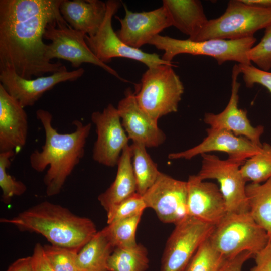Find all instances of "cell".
Here are the masks:
<instances>
[{"label":"cell","mask_w":271,"mask_h":271,"mask_svg":"<svg viewBox=\"0 0 271 271\" xmlns=\"http://www.w3.org/2000/svg\"><path fill=\"white\" fill-rule=\"evenodd\" d=\"M62 0H0V71L29 79L67 68L46 57L43 40L49 24L66 22Z\"/></svg>","instance_id":"6da1fadb"},{"label":"cell","mask_w":271,"mask_h":271,"mask_svg":"<svg viewBox=\"0 0 271 271\" xmlns=\"http://www.w3.org/2000/svg\"><path fill=\"white\" fill-rule=\"evenodd\" d=\"M36 114L44 130L45 143L40 151L31 154L30 164L39 173L49 167L43 181L46 194L51 197L61 192L67 178L83 157L91 123L84 124L75 120L72 122L75 131L60 133L53 127L52 115L48 111L39 109Z\"/></svg>","instance_id":"7a4b0ae2"},{"label":"cell","mask_w":271,"mask_h":271,"mask_svg":"<svg viewBox=\"0 0 271 271\" xmlns=\"http://www.w3.org/2000/svg\"><path fill=\"white\" fill-rule=\"evenodd\" d=\"M0 222L21 231L43 236L51 244L80 250L97 232L90 219L77 215L60 205L44 201Z\"/></svg>","instance_id":"3957f363"},{"label":"cell","mask_w":271,"mask_h":271,"mask_svg":"<svg viewBox=\"0 0 271 271\" xmlns=\"http://www.w3.org/2000/svg\"><path fill=\"white\" fill-rule=\"evenodd\" d=\"M174 64L148 68L135 94L140 107L154 121L177 111L184 88Z\"/></svg>","instance_id":"277c9868"},{"label":"cell","mask_w":271,"mask_h":271,"mask_svg":"<svg viewBox=\"0 0 271 271\" xmlns=\"http://www.w3.org/2000/svg\"><path fill=\"white\" fill-rule=\"evenodd\" d=\"M209 239L215 249L226 258L245 251L255 255L270 241L267 233L249 212L227 213L214 226Z\"/></svg>","instance_id":"5b68a950"},{"label":"cell","mask_w":271,"mask_h":271,"mask_svg":"<svg viewBox=\"0 0 271 271\" xmlns=\"http://www.w3.org/2000/svg\"><path fill=\"white\" fill-rule=\"evenodd\" d=\"M256 41L254 36L237 40L212 39L196 42L158 35L149 44L163 51L161 58L169 63H173V59L179 54H188L212 57L219 65L232 61L240 64L250 65L248 53Z\"/></svg>","instance_id":"8992f818"},{"label":"cell","mask_w":271,"mask_h":271,"mask_svg":"<svg viewBox=\"0 0 271 271\" xmlns=\"http://www.w3.org/2000/svg\"><path fill=\"white\" fill-rule=\"evenodd\" d=\"M271 23V8L251 6L242 0H231L219 17L208 20L193 41L212 39L237 40L254 36Z\"/></svg>","instance_id":"52a82bcc"},{"label":"cell","mask_w":271,"mask_h":271,"mask_svg":"<svg viewBox=\"0 0 271 271\" xmlns=\"http://www.w3.org/2000/svg\"><path fill=\"white\" fill-rule=\"evenodd\" d=\"M106 3V15L98 31L94 35H85L87 45L100 61L106 64L112 58L119 57L138 61L148 68L162 64H174L165 61L156 53L145 52L126 45L121 40L113 29L112 19L122 3L119 1L108 0Z\"/></svg>","instance_id":"ba28073f"},{"label":"cell","mask_w":271,"mask_h":271,"mask_svg":"<svg viewBox=\"0 0 271 271\" xmlns=\"http://www.w3.org/2000/svg\"><path fill=\"white\" fill-rule=\"evenodd\" d=\"M162 255L160 271H185L214 226L188 215L176 224Z\"/></svg>","instance_id":"9c48e42d"},{"label":"cell","mask_w":271,"mask_h":271,"mask_svg":"<svg viewBox=\"0 0 271 271\" xmlns=\"http://www.w3.org/2000/svg\"><path fill=\"white\" fill-rule=\"evenodd\" d=\"M83 32L72 28L66 22L54 23L46 28L44 39L51 41L46 51L47 58L67 60L73 67L79 68L83 63L97 66L117 78H122L112 68L100 61L87 45Z\"/></svg>","instance_id":"30bf717a"},{"label":"cell","mask_w":271,"mask_h":271,"mask_svg":"<svg viewBox=\"0 0 271 271\" xmlns=\"http://www.w3.org/2000/svg\"><path fill=\"white\" fill-rule=\"evenodd\" d=\"M201 156V168L197 176L202 180L215 179L218 181L227 213L249 212L246 182L240 172L242 164L228 158L222 160L208 153Z\"/></svg>","instance_id":"8fae6325"},{"label":"cell","mask_w":271,"mask_h":271,"mask_svg":"<svg viewBox=\"0 0 271 271\" xmlns=\"http://www.w3.org/2000/svg\"><path fill=\"white\" fill-rule=\"evenodd\" d=\"M142 197L146 207L153 209L163 223L175 225L188 215L187 181L160 172Z\"/></svg>","instance_id":"7c38bea8"},{"label":"cell","mask_w":271,"mask_h":271,"mask_svg":"<svg viewBox=\"0 0 271 271\" xmlns=\"http://www.w3.org/2000/svg\"><path fill=\"white\" fill-rule=\"evenodd\" d=\"M91 119L96 126L97 133L93 149V160L109 167L117 165L129 140L117 108L110 103L102 112H93Z\"/></svg>","instance_id":"4fadbf2b"},{"label":"cell","mask_w":271,"mask_h":271,"mask_svg":"<svg viewBox=\"0 0 271 271\" xmlns=\"http://www.w3.org/2000/svg\"><path fill=\"white\" fill-rule=\"evenodd\" d=\"M240 74L238 64H235L232 71L231 92L227 105L219 113H206L203 121L210 128L229 131L236 136L244 137L254 144L262 146L260 138L264 132V127L252 126L247 111L238 108L240 84L238 77Z\"/></svg>","instance_id":"5bb4252c"},{"label":"cell","mask_w":271,"mask_h":271,"mask_svg":"<svg viewBox=\"0 0 271 271\" xmlns=\"http://www.w3.org/2000/svg\"><path fill=\"white\" fill-rule=\"evenodd\" d=\"M123 18L115 17L120 23L116 32L118 37L126 45L137 49L149 44L151 40L165 29L172 25L169 14L162 5L149 11L133 12L123 3Z\"/></svg>","instance_id":"9a60e30c"},{"label":"cell","mask_w":271,"mask_h":271,"mask_svg":"<svg viewBox=\"0 0 271 271\" xmlns=\"http://www.w3.org/2000/svg\"><path fill=\"white\" fill-rule=\"evenodd\" d=\"M207 135L198 145L187 150L170 153V159H183L190 160L192 158L210 152H225L228 159L242 164L244 161L259 153L262 146L256 145L242 137L235 136L225 129L209 128Z\"/></svg>","instance_id":"2e32d148"},{"label":"cell","mask_w":271,"mask_h":271,"mask_svg":"<svg viewBox=\"0 0 271 271\" xmlns=\"http://www.w3.org/2000/svg\"><path fill=\"white\" fill-rule=\"evenodd\" d=\"M84 73V69L79 68L71 71L62 70L49 76L27 79L13 71L5 70L0 71V81L8 93L25 107L34 105L46 92L56 85L75 81Z\"/></svg>","instance_id":"e0dca14e"},{"label":"cell","mask_w":271,"mask_h":271,"mask_svg":"<svg viewBox=\"0 0 271 271\" xmlns=\"http://www.w3.org/2000/svg\"><path fill=\"white\" fill-rule=\"evenodd\" d=\"M117 109L123 127L132 143H139L146 148L158 147L166 140V136L139 105L135 94L128 89L125 96L118 102Z\"/></svg>","instance_id":"ac0fdd59"},{"label":"cell","mask_w":271,"mask_h":271,"mask_svg":"<svg viewBox=\"0 0 271 271\" xmlns=\"http://www.w3.org/2000/svg\"><path fill=\"white\" fill-rule=\"evenodd\" d=\"M187 185L188 215L215 226L226 215L224 198L218 186L189 176Z\"/></svg>","instance_id":"d6986e66"},{"label":"cell","mask_w":271,"mask_h":271,"mask_svg":"<svg viewBox=\"0 0 271 271\" xmlns=\"http://www.w3.org/2000/svg\"><path fill=\"white\" fill-rule=\"evenodd\" d=\"M28 131L24 107L0 84V152L17 153L26 144Z\"/></svg>","instance_id":"ffe728a7"},{"label":"cell","mask_w":271,"mask_h":271,"mask_svg":"<svg viewBox=\"0 0 271 271\" xmlns=\"http://www.w3.org/2000/svg\"><path fill=\"white\" fill-rule=\"evenodd\" d=\"M60 11L74 29L86 35H95L105 18L106 2L100 0H62Z\"/></svg>","instance_id":"44dd1931"},{"label":"cell","mask_w":271,"mask_h":271,"mask_svg":"<svg viewBox=\"0 0 271 271\" xmlns=\"http://www.w3.org/2000/svg\"><path fill=\"white\" fill-rule=\"evenodd\" d=\"M117 166V173L114 181L98 196V201L106 212L117 204L137 193L131 151L129 145L122 151Z\"/></svg>","instance_id":"7402d4cb"},{"label":"cell","mask_w":271,"mask_h":271,"mask_svg":"<svg viewBox=\"0 0 271 271\" xmlns=\"http://www.w3.org/2000/svg\"><path fill=\"white\" fill-rule=\"evenodd\" d=\"M172 25L193 41L207 23L201 2L198 0H164Z\"/></svg>","instance_id":"603a6c76"},{"label":"cell","mask_w":271,"mask_h":271,"mask_svg":"<svg viewBox=\"0 0 271 271\" xmlns=\"http://www.w3.org/2000/svg\"><path fill=\"white\" fill-rule=\"evenodd\" d=\"M103 228L80 250L76 266L81 271H109L107 262L114 249Z\"/></svg>","instance_id":"cb8c5ba5"},{"label":"cell","mask_w":271,"mask_h":271,"mask_svg":"<svg viewBox=\"0 0 271 271\" xmlns=\"http://www.w3.org/2000/svg\"><path fill=\"white\" fill-rule=\"evenodd\" d=\"M249 212L271 239V178L264 183H251L246 186Z\"/></svg>","instance_id":"d4e9b609"},{"label":"cell","mask_w":271,"mask_h":271,"mask_svg":"<svg viewBox=\"0 0 271 271\" xmlns=\"http://www.w3.org/2000/svg\"><path fill=\"white\" fill-rule=\"evenodd\" d=\"M130 148L137 193L142 196L154 184L161 172L144 145L132 143Z\"/></svg>","instance_id":"484cf974"},{"label":"cell","mask_w":271,"mask_h":271,"mask_svg":"<svg viewBox=\"0 0 271 271\" xmlns=\"http://www.w3.org/2000/svg\"><path fill=\"white\" fill-rule=\"evenodd\" d=\"M149 267L147 249L142 244L115 248L107 262L109 271H147Z\"/></svg>","instance_id":"4316f807"},{"label":"cell","mask_w":271,"mask_h":271,"mask_svg":"<svg viewBox=\"0 0 271 271\" xmlns=\"http://www.w3.org/2000/svg\"><path fill=\"white\" fill-rule=\"evenodd\" d=\"M246 181L261 183L271 178V144H262L261 151L246 160L240 167Z\"/></svg>","instance_id":"83f0119b"},{"label":"cell","mask_w":271,"mask_h":271,"mask_svg":"<svg viewBox=\"0 0 271 271\" xmlns=\"http://www.w3.org/2000/svg\"><path fill=\"white\" fill-rule=\"evenodd\" d=\"M142 215L115 221L103 228L114 248L131 247L138 244L136 231Z\"/></svg>","instance_id":"f1b7e54d"},{"label":"cell","mask_w":271,"mask_h":271,"mask_svg":"<svg viewBox=\"0 0 271 271\" xmlns=\"http://www.w3.org/2000/svg\"><path fill=\"white\" fill-rule=\"evenodd\" d=\"M226 259L212 246L208 237L199 247L185 271H217Z\"/></svg>","instance_id":"f546056e"},{"label":"cell","mask_w":271,"mask_h":271,"mask_svg":"<svg viewBox=\"0 0 271 271\" xmlns=\"http://www.w3.org/2000/svg\"><path fill=\"white\" fill-rule=\"evenodd\" d=\"M16 152L13 151L0 152V187L2 191V201L9 203L14 196L23 195L27 190L25 184L16 180L7 173L11 165V159Z\"/></svg>","instance_id":"4dcf8cb0"},{"label":"cell","mask_w":271,"mask_h":271,"mask_svg":"<svg viewBox=\"0 0 271 271\" xmlns=\"http://www.w3.org/2000/svg\"><path fill=\"white\" fill-rule=\"evenodd\" d=\"M43 249L54 271H78L76 261L80 250L52 244L44 245Z\"/></svg>","instance_id":"1f68e13d"},{"label":"cell","mask_w":271,"mask_h":271,"mask_svg":"<svg viewBox=\"0 0 271 271\" xmlns=\"http://www.w3.org/2000/svg\"><path fill=\"white\" fill-rule=\"evenodd\" d=\"M146 208L142 196L136 193L117 204L106 212L107 224L143 214Z\"/></svg>","instance_id":"d6a6232c"},{"label":"cell","mask_w":271,"mask_h":271,"mask_svg":"<svg viewBox=\"0 0 271 271\" xmlns=\"http://www.w3.org/2000/svg\"><path fill=\"white\" fill-rule=\"evenodd\" d=\"M265 29L261 40L249 51L248 56L258 68L269 71L271 69V23Z\"/></svg>","instance_id":"836d02e7"},{"label":"cell","mask_w":271,"mask_h":271,"mask_svg":"<svg viewBox=\"0 0 271 271\" xmlns=\"http://www.w3.org/2000/svg\"><path fill=\"white\" fill-rule=\"evenodd\" d=\"M238 66L247 87L250 88L255 84H259L266 87L271 92L270 72L261 70L252 65L238 64Z\"/></svg>","instance_id":"e575fe53"},{"label":"cell","mask_w":271,"mask_h":271,"mask_svg":"<svg viewBox=\"0 0 271 271\" xmlns=\"http://www.w3.org/2000/svg\"><path fill=\"white\" fill-rule=\"evenodd\" d=\"M32 257L34 271H54L40 243L35 245Z\"/></svg>","instance_id":"d590c367"},{"label":"cell","mask_w":271,"mask_h":271,"mask_svg":"<svg viewBox=\"0 0 271 271\" xmlns=\"http://www.w3.org/2000/svg\"><path fill=\"white\" fill-rule=\"evenodd\" d=\"M254 256L252 253L245 251L234 257L226 258L217 271H242L244 263Z\"/></svg>","instance_id":"8d00e7d4"},{"label":"cell","mask_w":271,"mask_h":271,"mask_svg":"<svg viewBox=\"0 0 271 271\" xmlns=\"http://www.w3.org/2000/svg\"><path fill=\"white\" fill-rule=\"evenodd\" d=\"M253 258L255 265L249 271H271V245L269 243Z\"/></svg>","instance_id":"74e56055"},{"label":"cell","mask_w":271,"mask_h":271,"mask_svg":"<svg viewBox=\"0 0 271 271\" xmlns=\"http://www.w3.org/2000/svg\"><path fill=\"white\" fill-rule=\"evenodd\" d=\"M6 271H34L32 256L17 259L9 266Z\"/></svg>","instance_id":"f35d334b"},{"label":"cell","mask_w":271,"mask_h":271,"mask_svg":"<svg viewBox=\"0 0 271 271\" xmlns=\"http://www.w3.org/2000/svg\"><path fill=\"white\" fill-rule=\"evenodd\" d=\"M269 244L271 245V239H270V241L269 242Z\"/></svg>","instance_id":"ab89813d"},{"label":"cell","mask_w":271,"mask_h":271,"mask_svg":"<svg viewBox=\"0 0 271 271\" xmlns=\"http://www.w3.org/2000/svg\"><path fill=\"white\" fill-rule=\"evenodd\" d=\"M78 271H81V270H78Z\"/></svg>","instance_id":"60d3db41"}]
</instances>
